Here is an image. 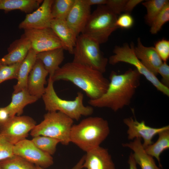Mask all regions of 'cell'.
<instances>
[{"label":"cell","instance_id":"obj_5","mask_svg":"<svg viewBox=\"0 0 169 169\" xmlns=\"http://www.w3.org/2000/svg\"><path fill=\"white\" fill-rule=\"evenodd\" d=\"M73 120L59 111L48 112L44 120L30 131L33 137L43 136L56 139L64 145L70 142V133Z\"/></svg>","mask_w":169,"mask_h":169},{"label":"cell","instance_id":"obj_13","mask_svg":"<svg viewBox=\"0 0 169 169\" xmlns=\"http://www.w3.org/2000/svg\"><path fill=\"white\" fill-rule=\"evenodd\" d=\"M123 121L128 128L127 132L128 139L129 140L136 138L142 139V146L144 149L153 143L152 140L155 135L169 129V125L160 128L151 127L147 125L144 120L139 122L132 117L125 118Z\"/></svg>","mask_w":169,"mask_h":169},{"label":"cell","instance_id":"obj_34","mask_svg":"<svg viewBox=\"0 0 169 169\" xmlns=\"http://www.w3.org/2000/svg\"><path fill=\"white\" fill-rule=\"evenodd\" d=\"M134 22V18L131 14L124 13L117 17L116 25L118 28L128 29L133 26Z\"/></svg>","mask_w":169,"mask_h":169},{"label":"cell","instance_id":"obj_39","mask_svg":"<svg viewBox=\"0 0 169 169\" xmlns=\"http://www.w3.org/2000/svg\"><path fill=\"white\" fill-rule=\"evenodd\" d=\"M9 117L8 114L5 107L0 108V122L4 121Z\"/></svg>","mask_w":169,"mask_h":169},{"label":"cell","instance_id":"obj_38","mask_svg":"<svg viewBox=\"0 0 169 169\" xmlns=\"http://www.w3.org/2000/svg\"><path fill=\"white\" fill-rule=\"evenodd\" d=\"M86 3L89 6L92 5H105L106 4L107 0H85Z\"/></svg>","mask_w":169,"mask_h":169},{"label":"cell","instance_id":"obj_27","mask_svg":"<svg viewBox=\"0 0 169 169\" xmlns=\"http://www.w3.org/2000/svg\"><path fill=\"white\" fill-rule=\"evenodd\" d=\"M168 3L169 0H149L142 3V4L147 11L145 18L146 23L150 26L164 7Z\"/></svg>","mask_w":169,"mask_h":169},{"label":"cell","instance_id":"obj_16","mask_svg":"<svg viewBox=\"0 0 169 169\" xmlns=\"http://www.w3.org/2000/svg\"><path fill=\"white\" fill-rule=\"evenodd\" d=\"M84 156L83 168L86 169H115L107 149L100 146L87 152Z\"/></svg>","mask_w":169,"mask_h":169},{"label":"cell","instance_id":"obj_4","mask_svg":"<svg viewBox=\"0 0 169 169\" xmlns=\"http://www.w3.org/2000/svg\"><path fill=\"white\" fill-rule=\"evenodd\" d=\"M47 86L42 96L46 110L48 112L59 111L73 120H78L82 116H88L93 113L91 106L83 104L84 95L79 92L73 100H67L59 97L54 87V82L49 77Z\"/></svg>","mask_w":169,"mask_h":169},{"label":"cell","instance_id":"obj_14","mask_svg":"<svg viewBox=\"0 0 169 169\" xmlns=\"http://www.w3.org/2000/svg\"><path fill=\"white\" fill-rule=\"evenodd\" d=\"M91 13L85 0H74L65 21L77 37L81 34Z\"/></svg>","mask_w":169,"mask_h":169},{"label":"cell","instance_id":"obj_22","mask_svg":"<svg viewBox=\"0 0 169 169\" xmlns=\"http://www.w3.org/2000/svg\"><path fill=\"white\" fill-rule=\"evenodd\" d=\"M38 99L31 95L26 88L17 93H13L10 103L4 107L8 114L9 117L14 116L16 115L20 116L26 105L35 102Z\"/></svg>","mask_w":169,"mask_h":169},{"label":"cell","instance_id":"obj_21","mask_svg":"<svg viewBox=\"0 0 169 169\" xmlns=\"http://www.w3.org/2000/svg\"><path fill=\"white\" fill-rule=\"evenodd\" d=\"M64 50L61 47L37 54V59L42 62L49 77H52L64 59Z\"/></svg>","mask_w":169,"mask_h":169},{"label":"cell","instance_id":"obj_32","mask_svg":"<svg viewBox=\"0 0 169 169\" xmlns=\"http://www.w3.org/2000/svg\"><path fill=\"white\" fill-rule=\"evenodd\" d=\"M13 146L0 133V162L14 156Z\"/></svg>","mask_w":169,"mask_h":169},{"label":"cell","instance_id":"obj_12","mask_svg":"<svg viewBox=\"0 0 169 169\" xmlns=\"http://www.w3.org/2000/svg\"><path fill=\"white\" fill-rule=\"evenodd\" d=\"M53 0H43L39 7L32 13L27 14L19 25L20 29H39L50 28L53 19L51 7Z\"/></svg>","mask_w":169,"mask_h":169},{"label":"cell","instance_id":"obj_40","mask_svg":"<svg viewBox=\"0 0 169 169\" xmlns=\"http://www.w3.org/2000/svg\"><path fill=\"white\" fill-rule=\"evenodd\" d=\"M84 160V156H83L78 162L70 169H82L83 168V164ZM37 169H44L38 166H37Z\"/></svg>","mask_w":169,"mask_h":169},{"label":"cell","instance_id":"obj_23","mask_svg":"<svg viewBox=\"0 0 169 169\" xmlns=\"http://www.w3.org/2000/svg\"><path fill=\"white\" fill-rule=\"evenodd\" d=\"M37 54V53L31 48L21 63L18 72V82L13 86V93H17L27 88L28 77L36 60Z\"/></svg>","mask_w":169,"mask_h":169},{"label":"cell","instance_id":"obj_20","mask_svg":"<svg viewBox=\"0 0 169 169\" xmlns=\"http://www.w3.org/2000/svg\"><path fill=\"white\" fill-rule=\"evenodd\" d=\"M129 143H123L124 147H128L133 151L132 156L136 164L141 169H161L156 164L153 157L148 154L142 146L141 139L135 138Z\"/></svg>","mask_w":169,"mask_h":169},{"label":"cell","instance_id":"obj_36","mask_svg":"<svg viewBox=\"0 0 169 169\" xmlns=\"http://www.w3.org/2000/svg\"><path fill=\"white\" fill-rule=\"evenodd\" d=\"M161 77V82L165 86L169 87V66L166 62H163L157 71Z\"/></svg>","mask_w":169,"mask_h":169},{"label":"cell","instance_id":"obj_19","mask_svg":"<svg viewBox=\"0 0 169 169\" xmlns=\"http://www.w3.org/2000/svg\"><path fill=\"white\" fill-rule=\"evenodd\" d=\"M50 28L61 41L64 49L73 54L77 37L65 21L53 19Z\"/></svg>","mask_w":169,"mask_h":169},{"label":"cell","instance_id":"obj_30","mask_svg":"<svg viewBox=\"0 0 169 169\" xmlns=\"http://www.w3.org/2000/svg\"><path fill=\"white\" fill-rule=\"evenodd\" d=\"M169 21V3L166 4L154 20L151 25V34L157 33L163 26Z\"/></svg>","mask_w":169,"mask_h":169},{"label":"cell","instance_id":"obj_18","mask_svg":"<svg viewBox=\"0 0 169 169\" xmlns=\"http://www.w3.org/2000/svg\"><path fill=\"white\" fill-rule=\"evenodd\" d=\"M134 51L137 58L144 65L156 76L158 68L163 62L153 47H146L142 43L140 38L137 39Z\"/></svg>","mask_w":169,"mask_h":169},{"label":"cell","instance_id":"obj_8","mask_svg":"<svg viewBox=\"0 0 169 169\" xmlns=\"http://www.w3.org/2000/svg\"><path fill=\"white\" fill-rule=\"evenodd\" d=\"M134 47L133 42L130 46L125 43L122 46H115L113 50L114 54L108 59L109 63L113 65L122 62L133 65L140 74L143 75L157 90L169 96V88L164 86L137 58L134 52Z\"/></svg>","mask_w":169,"mask_h":169},{"label":"cell","instance_id":"obj_15","mask_svg":"<svg viewBox=\"0 0 169 169\" xmlns=\"http://www.w3.org/2000/svg\"><path fill=\"white\" fill-rule=\"evenodd\" d=\"M49 74L42 62L37 59L28 77L27 89L29 94L38 99L44 94Z\"/></svg>","mask_w":169,"mask_h":169},{"label":"cell","instance_id":"obj_26","mask_svg":"<svg viewBox=\"0 0 169 169\" xmlns=\"http://www.w3.org/2000/svg\"><path fill=\"white\" fill-rule=\"evenodd\" d=\"M74 0H53L51 12L53 19L65 21Z\"/></svg>","mask_w":169,"mask_h":169},{"label":"cell","instance_id":"obj_7","mask_svg":"<svg viewBox=\"0 0 169 169\" xmlns=\"http://www.w3.org/2000/svg\"><path fill=\"white\" fill-rule=\"evenodd\" d=\"M100 45L94 39L80 34L77 37L72 61L103 74L106 71L108 59L104 56Z\"/></svg>","mask_w":169,"mask_h":169},{"label":"cell","instance_id":"obj_29","mask_svg":"<svg viewBox=\"0 0 169 169\" xmlns=\"http://www.w3.org/2000/svg\"><path fill=\"white\" fill-rule=\"evenodd\" d=\"M0 165L2 169H37V166L15 155L0 162Z\"/></svg>","mask_w":169,"mask_h":169},{"label":"cell","instance_id":"obj_42","mask_svg":"<svg viewBox=\"0 0 169 169\" xmlns=\"http://www.w3.org/2000/svg\"><path fill=\"white\" fill-rule=\"evenodd\" d=\"M0 169H2L1 166H0Z\"/></svg>","mask_w":169,"mask_h":169},{"label":"cell","instance_id":"obj_25","mask_svg":"<svg viewBox=\"0 0 169 169\" xmlns=\"http://www.w3.org/2000/svg\"><path fill=\"white\" fill-rule=\"evenodd\" d=\"M158 134V138L156 141L147 146L145 149L148 154L156 158L159 166L161 167L160 156L164 151L169 148V129L164 130Z\"/></svg>","mask_w":169,"mask_h":169},{"label":"cell","instance_id":"obj_2","mask_svg":"<svg viewBox=\"0 0 169 169\" xmlns=\"http://www.w3.org/2000/svg\"><path fill=\"white\" fill-rule=\"evenodd\" d=\"M51 78L54 82L63 80L71 82L83 90L91 100L102 96L110 82L103 73L73 61L60 67Z\"/></svg>","mask_w":169,"mask_h":169},{"label":"cell","instance_id":"obj_24","mask_svg":"<svg viewBox=\"0 0 169 169\" xmlns=\"http://www.w3.org/2000/svg\"><path fill=\"white\" fill-rule=\"evenodd\" d=\"M42 0H0V10L9 12L19 10L27 14L30 13L40 6Z\"/></svg>","mask_w":169,"mask_h":169},{"label":"cell","instance_id":"obj_9","mask_svg":"<svg viewBox=\"0 0 169 169\" xmlns=\"http://www.w3.org/2000/svg\"><path fill=\"white\" fill-rule=\"evenodd\" d=\"M36 121L28 116H14L0 122V133L14 145L26 139L36 125Z\"/></svg>","mask_w":169,"mask_h":169},{"label":"cell","instance_id":"obj_31","mask_svg":"<svg viewBox=\"0 0 169 169\" xmlns=\"http://www.w3.org/2000/svg\"><path fill=\"white\" fill-rule=\"evenodd\" d=\"M21 62L0 66V84L7 80L17 79L18 71Z\"/></svg>","mask_w":169,"mask_h":169},{"label":"cell","instance_id":"obj_41","mask_svg":"<svg viewBox=\"0 0 169 169\" xmlns=\"http://www.w3.org/2000/svg\"><path fill=\"white\" fill-rule=\"evenodd\" d=\"M128 163L129 165V169H137V164L134 159L132 153H131L129 156Z\"/></svg>","mask_w":169,"mask_h":169},{"label":"cell","instance_id":"obj_35","mask_svg":"<svg viewBox=\"0 0 169 169\" xmlns=\"http://www.w3.org/2000/svg\"><path fill=\"white\" fill-rule=\"evenodd\" d=\"M127 0H107L105 5L117 15H120L123 12Z\"/></svg>","mask_w":169,"mask_h":169},{"label":"cell","instance_id":"obj_37","mask_svg":"<svg viewBox=\"0 0 169 169\" xmlns=\"http://www.w3.org/2000/svg\"><path fill=\"white\" fill-rule=\"evenodd\" d=\"M143 1L142 0H127L123 12L130 14L134 8Z\"/></svg>","mask_w":169,"mask_h":169},{"label":"cell","instance_id":"obj_17","mask_svg":"<svg viewBox=\"0 0 169 169\" xmlns=\"http://www.w3.org/2000/svg\"><path fill=\"white\" fill-rule=\"evenodd\" d=\"M31 49L30 41L23 34L19 39L16 40L10 45L8 48V54L0 59V66L22 62Z\"/></svg>","mask_w":169,"mask_h":169},{"label":"cell","instance_id":"obj_28","mask_svg":"<svg viewBox=\"0 0 169 169\" xmlns=\"http://www.w3.org/2000/svg\"><path fill=\"white\" fill-rule=\"evenodd\" d=\"M31 141L39 149L51 155L55 153L57 145L60 143L56 139L43 136L34 137Z\"/></svg>","mask_w":169,"mask_h":169},{"label":"cell","instance_id":"obj_6","mask_svg":"<svg viewBox=\"0 0 169 169\" xmlns=\"http://www.w3.org/2000/svg\"><path fill=\"white\" fill-rule=\"evenodd\" d=\"M117 17L105 5L98 6L91 13L81 34L100 44L105 43L118 28L116 25Z\"/></svg>","mask_w":169,"mask_h":169},{"label":"cell","instance_id":"obj_33","mask_svg":"<svg viewBox=\"0 0 169 169\" xmlns=\"http://www.w3.org/2000/svg\"><path fill=\"white\" fill-rule=\"evenodd\" d=\"M154 48L163 62H166L169 58V41L162 39L156 43Z\"/></svg>","mask_w":169,"mask_h":169},{"label":"cell","instance_id":"obj_3","mask_svg":"<svg viewBox=\"0 0 169 169\" xmlns=\"http://www.w3.org/2000/svg\"><path fill=\"white\" fill-rule=\"evenodd\" d=\"M110 133L107 120L100 117H89L73 125L70 142L87 152L100 146Z\"/></svg>","mask_w":169,"mask_h":169},{"label":"cell","instance_id":"obj_11","mask_svg":"<svg viewBox=\"0 0 169 169\" xmlns=\"http://www.w3.org/2000/svg\"><path fill=\"white\" fill-rule=\"evenodd\" d=\"M13 152L14 155L44 168L54 163L51 155L39 149L31 140L26 139L14 145Z\"/></svg>","mask_w":169,"mask_h":169},{"label":"cell","instance_id":"obj_10","mask_svg":"<svg viewBox=\"0 0 169 169\" xmlns=\"http://www.w3.org/2000/svg\"><path fill=\"white\" fill-rule=\"evenodd\" d=\"M23 34L30 41L31 48L37 54L63 48L61 41L50 28L25 29Z\"/></svg>","mask_w":169,"mask_h":169},{"label":"cell","instance_id":"obj_1","mask_svg":"<svg viewBox=\"0 0 169 169\" xmlns=\"http://www.w3.org/2000/svg\"><path fill=\"white\" fill-rule=\"evenodd\" d=\"M141 75L136 69L130 68L121 74L112 71L106 92L97 99L89 100V104L92 107L107 108L115 112L128 105L140 85Z\"/></svg>","mask_w":169,"mask_h":169}]
</instances>
